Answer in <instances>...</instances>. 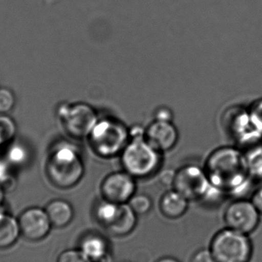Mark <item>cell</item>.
Returning <instances> with one entry per match:
<instances>
[{
    "label": "cell",
    "mask_w": 262,
    "mask_h": 262,
    "mask_svg": "<svg viewBox=\"0 0 262 262\" xmlns=\"http://www.w3.org/2000/svg\"><path fill=\"white\" fill-rule=\"evenodd\" d=\"M205 171L211 184L221 191L235 189L249 172L246 157L232 147L213 151L206 160Z\"/></svg>",
    "instance_id": "cell-1"
},
{
    "label": "cell",
    "mask_w": 262,
    "mask_h": 262,
    "mask_svg": "<svg viewBox=\"0 0 262 262\" xmlns=\"http://www.w3.org/2000/svg\"><path fill=\"white\" fill-rule=\"evenodd\" d=\"M46 170L49 181L55 187L67 189L76 186L84 172L78 146L68 141L57 143L49 154Z\"/></svg>",
    "instance_id": "cell-2"
},
{
    "label": "cell",
    "mask_w": 262,
    "mask_h": 262,
    "mask_svg": "<svg viewBox=\"0 0 262 262\" xmlns=\"http://www.w3.org/2000/svg\"><path fill=\"white\" fill-rule=\"evenodd\" d=\"M88 138L94 152L102 158L121 155L130 141L128 128L114 118L98 120Z\"/></svg>",
    "instance_id": "cell-3"
},
{
    "label": "cell",
    "mask_w": 262,
    "mask_h": 262,
    "mask_svg": "<svg viewBox=\"0 0 262 262\" xmlns=\"http://www.w3.org/2000/svg\"><path fill=\"white\" fill-rule=\"evenodd\" d=\"M161 152L143 140H130L121 154V164L134 178H146L161 166Z\"/></svg>",
    "instance_id": "cell-4"
},
{
    "label": "cell",
    "mask_w": 262,
    "mask_h": 262,
    "mask_svg": "<svg viewBox=\"0 0 262 262\" xmlns=\"http://www.w3.org/2000/svg\"><path fill=\"white\" fill-rule=\"evenodd\" d=\"M209 249L217 262H249L253 251L249 235L229 228L213 237Z\"/></svg>",
    "instance_id": "cell-5"
},
{
    "label": "cell",
    "mask_w": 262,
    "mask_h": 262,
    "mask_svg": "<svg viewBox=\"0 0 262 262\" xmlns=\"http://www.w3.org/2000/svg\"><path fill=\"white\" fill-rule=\"evenodd\" d=\"M57 112L64 130L75 139L89 137L99 120L95 109L85 103H64L58 106Z\"/></svg>",
    "instance_id": "cell-6"
},
{
    "label": "cell",
    "mask_w": 262,
    "mask_h": 262,
    "mask_svg": "<svg viewBox=\"0 0 262 262\" xmlns=\"http://www.w3.org/2000/svg\"><path fill=\"white\" fill-rule=\"evenodd\" d=\"M172 186L189 201L203 200L212 187L205 169L194 165H188L176 171Z\"/></svg>",
    "instance_id": "cell-7"
},
{
    "label": "cell",
    "mask_w": 262,
    "mask_h": 262,
    "mask_svg": "<svg viewBox=\"0 0 262 262\" xmlns=\"http://www.w3.org/2000/svg\"><path fill=\"white\" fill-rule=\"evenodd\" d=\"M260 215L252 201L239 200L228 206L225 211L224 220L227 228L249 235L258 227Z\"/></svg>",
    "instance_id": "cell-8"
},
{
    "label": "cell",
    "mask_w": 262,
    "mask_h": 262,
    "mask_svg": "<svg viewBox=\"0 0 262 262\" xmlns=\"http://www.w3.org/2000/svg\"><path fill=\"white\" fill-rule=\"evenodd\" d=\"M21 236L29 242L42 241L52 230V223L46 209L32 206L25 209L18 218Z\"/></svg>",
    "instance_id": "cell-9"
},
{
    "label": "cell",
    "mask_w": 262,
    "mask_h": 262,
    "mask_svg": "<svg viewBox=\"0 0 262 262\" xmlns=\"http://www.w3.org/2000/svg\"><path fill=\"white\" fill-rule=\"evenodd\" d=\"M136 189L135 178L126 171L109 174L101 185L103 199L118 204L128 203Z\"/></svg>",
    "instance_id": "cell-10"
},
{
    "label": "cell",
    "mask_w": 262,
    "mask_h": 262,
    "mask_svg": "<svg viewBox=\"0 0 262 262\" xmlns=\"http://www.w3.org/2000/svg\"><path fill=\"white\" fill-rule=\"evenodd\" d=\"M178 139V130L172 122L154 121L145 131V140L161 154L172 149Z\"/></svg>",
    "instance_id": "cell-11"
},
{
    "label": "cell",
    "mask_w": 262,
    "mask_h": 262,
    "mask_svg": "<svg viewBox=\"0 0 262 262\" xmlns=\"http://www.w3.org/2000/svg\"><path fill=\"white\" fill-rule=\"evenodd\" d=\"M78 249L92 262H110L109 246L102 235L90 233L81 238Z\"/></svg>",
    "instance_id": "cell-12"
},
{
    "label": "cell",
    "mask_w": 262,
    "mask_h": 262,
    "mask_svg": "<svg viewBox=\"0 0 262 262\" xmlns=\"http://www.w3.org/2000/svg\"><path fill=\"white\" fill-rule=\"evenodd\" d=\"M230 125L233 135L243 143L257 140L262 135V131L257 127L248 111L235 116Z\"/></svg>",
    "instance_id": "cell-13"
},
{
    "label": "cell",
    "mask_w": 262,
    "mask_h": 262,
    "mask_svg": "<svg viewBox=\"0 0 262 262\" xmlns=\"http://www.w3.org/2000/svg\"><path fill=\"white\" fill-rule=\"evenodd\" d=\"M46 210L52 226L57 229H62L69 226L75 215L71 203L61 199L49 202L46 206Z\"/></svg>",
    "instance_id": "cell-14"
},
{
    "label": "cell",
    "mask_w": 262,
    "mask_h": 262,
    "mask_svg": "<svg viewBox=\"0 0 262 262\" xmlns=\"http://www.w3.org/2000/svg\"><path fill=\"white\" fill-rule=\"evenodd\" d=\"M189 200L175 189L168 191L160 202L162 213L169 219H177L186 213Z\"/></svg>",
    "instance_id": "cell-15"
},
{
    "label": "cell",
    "mask_w": 262,
    "mask_h": 262,
    "mask_svg": "<svg viewBox=\"0 0 262 262\" xmlns=\"http://www.w3.org/2000/svg\"><path fill=\"white\" fill-rule=\"evenodd\" d=\"M137 223V214L128 203H124L121 204V211L116 221L107 228V230L115 236H125L134 231Z\"/></svg>",
    "instance_id": "cell-16"
},
{
    "label": "cell",
    "mask_w": 262,
    "mask_h": 262,
    "mask_svg": "<svg viewBox=\"0 0 262 262\" xmlns=\"http://www.w3.org/2000/svg\"><path fill=\"white\" fill-rule=\"evenodd\" d=\"M20 236L18 219L8 213L0 220V250L12 247Z\"/></svg>",
    "instance_id": "cell-17"
},
{
    "label": "cell",
    "mask_w": 262,
    "mask_h": 262,
    "mask_svg": "<svg viewBox=\"0 0 262 262\" xmlns=\"http://www.w3.org/2000/svg\"><path fill=\"white\" fill-rule=\"evenodd\" d=\"M121 204L107 201L103 199L102 201L95 206V219L100 224L107 229L116 221L121 211Z\"/></svg>",
    "instance_id": "cell-18"
},
{
    "label": "cell",
    "mask_w": 262,
    "mask_h": 262,
    "mask_svg": "<svg viewBox=\"0 0 262 262\" xmlns=\"http://www.w3.org/2000/svg\"><path fill=\"white\" fill-rule=\"evenodd\" d=\"M15 121L7 115H0V141L3 145L10 143L16 135Z\"/></svg>",
    "instance_id": "cell-19"
},
{
    "label": "cell",
    "mask_w": 262,
    "mask_h": 262,
    "mask_svg": "<svg viewBox=\"0 0 262 262\" xmlns=\"http://www.w3.org/2000/svg\"><path fill=\"white\" fill-rule=\"evenodd\" d=\"M128 204L137 215H146L152 206V200L144 194H134Z\"/></svg>",
    "instance_id": "cell-20"
},
{
    "label": "cell",
    "mask_w": 262,
    "mask_h": 262,
    "mask_svg": "<svg viewBox=\"0 0 262 262\" xmlns=\"http://www.w3.org/2000/svg\"><path fill=\"white\" fill-rule=\"evenodd\" d=\"M28 149L19 143H14L7 150V160L13 165L24 164L29 159Z\"/></svg>",
    "instance_id": "cell-21"
},
{
    "label": "cell",
    "mask_w": 262,
    "mask_h": 262,
    "mask_svg": "<svg viewBox=\"0 0 262 262\" xmlns=\"http://www.w3.org/2000/svg\"><path fill=\"white\" fill-rule=\"evenodd\" d=\"M245 157L249 172L262 177V147H257Z\"/></svg>",
    "instance_id": "cell-22"
},
{
    "label": "cell",
    "mask_w": 262,
    "mask_h": 262,
    "mask_svg": "<svg viewBox=\"0 0 262 262\" xmlns=\"http://www.w3.org/2000/svg\"><path fill=\"white\" fill-rule=\"evenodd\" d=\"M15 105L14 92L8 88H0V115H7Z\"/></svg>",
    "instance_id": "cell-23"
},
{
    "label": "cell",
    "mask_w": 262,
    "mask_h": 262,
    "mask_svg": "<svg viewBox=\"0 0 262 262\" xmlns=\"http://www.w3.org/2000/svg\"><path fill=\"white\" fill-rule=\"evenodd\" d=\"M56 262H92L79 249H68L58 255Z\"/></svg>",
    "instance_id": "cell-24"
},
{
    "label": "cell",
    "mask_w": 262,
    "mask_h": 262,
    "mask_svg": "<svg viewBox=\"0 0 262 262\" xmlns=\"http://www.w3.org/2000/svg\"><path fill=\"white\" fill-rule=\"evenodd\" d=\"M248 112L257 127L262 131V98L254 101Z\"/></svg>",
    "instance_id": "cell-25"
},
{
    "label": "cell",
    "mask_w": 262,
    "mask_h": 262,
    "mask_svg": "<svg viewBox=\"0 0 262 262\" xmlns=\"http://www.w3.org/2000/svg\"><path fill=\"white\" fill-rule=\"evenodd\" d=\"M9 184L12 185V180L9 174V167L3 160H0V185L4 190L9 189Z\"/></svg>",
    "instance_id": "cell-26"
},
{
    "label": "cell",
    "mask_w": 262,
    "mask_h": 262,
    "mask_svg": "<svg viewBox=\"0 0 262 262\" xmlns=\"http://www.w3.org/2000/svg\"><path fill=\"white\" fill-rule=\"evenodd\" d=\"M191 262H217L210 249H200L194 254Z\"/></svg>",
    "instance_id": "cell-27"
},
{
    "label": "cell",
    "mask_w": 262,
    "mask_h": 262,
    "mask_svg": "<svg viewBox=\"0 0 262 262\" xmlns=\"http://www.w3.org/2000/svg\"><path fill=\"white\" fill-rule=\"evenodd\" d=\"M173 114L170 109L166 107H160L154 112V119L157 121L172 122Z\"/></svg>",
    "instance_id": "cell-28"
},
{
    "label": "cell",
    "mask_w": 262,
    "mask_h": 262,
    "mask_svg": "<svg viewBox=\"0 0 262 262\" xmlns=\"http://www.w3.org/2000/svg\"><path fill=\"white\" fill-rule=\"evenodd\" d=\"M145 131L146 128L138 124L133 126L128 129L130 140H143L145 139Z\"/></svg>",
    "instance_id": "cell-29"
},
{
    "label": "cell",
    "mask_w": 262,
    "mask_h": 262,
    "mask_svg": "<svg viewBox=\"0 0 262 262\" xmlns=\"http://www.w3.org/2000/svg\"><path fill=\"white\" fill-rule=\"evenodd\" d=\"M252 202L258 212L262 215V186L255 191L252 196Z\"/></svg>",
    "instance_id": "cell-30"
},
{
    "label": "cell",
    "mask_w": 262,
    "mask_h": 262,
    "mask_svg": "<svg viewBox=\"0 0 262 262\" xmlns=\"http://www.w3.org/2000/svg\"><path fill=\"white\" fill-rule=\"evenodd\" d=\"M175 173L176 172H174V171L166 169V170L163 171V173L160 175V180L166 186H167V185H172L174 177H175Z\"/></svg>",
    "instance_id": "cell-31"
},
{
    "label": "cell",
    "mask_w": 262,
    "mask_h": 262,
    "mask_svg": "<svg viewBox=\"0 0 262 262\" xmlns=\"http://www.w3.org/2000/svg\"><path fill=\"white\" fill-rule=\"evenodd\" d=\"M156 262H180L177 258H172V257H164V258H160L158 261Z\"/></svg>",
    "instance_id": "cell-32"
},
{
    "label": "cell",
    "mask_w": 262,
    "mask_h": 262,
    "mask_svg": "<svg viewBox=\"0 0 262 262\" xmlns=\"http://www.w3.org/2000/svg\"><path fill=\"white\" fill-rule=\"evenodd\" d=\"M5 190L0 185V203H4Z\"/></svg>",
    "instance_id": "cell-33"
},
{
    "label": "cell",
    "mask_w": 262,
    "mask_h": 262,
    "mask_svg": "<svg viewBox=\"0 0 262 262\" xmlns=\"http://www.w3.org/2000/svg\"><path fill=\"white\" fill-rule=\"evenodd\" d=\"M2 146H3V143H1V141H0V147H1Z\"/></svg>",
    "instance_id": "cell-34"
}]
</instances>
